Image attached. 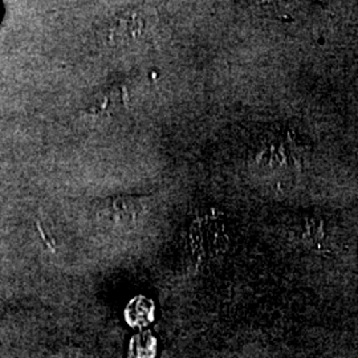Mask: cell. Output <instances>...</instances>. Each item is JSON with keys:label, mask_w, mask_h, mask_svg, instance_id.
<instances>
[{"label": "cell", "mask_w": 358, "mask_h": 358, "mask_svg": "<svg viewBox=\"0 0 358 358\" xmlns=\"http://www.w3.org/2000/svg\"><path fill=\"white\" fill-rule=\"evenodd\" d=\"M307 146L292 133H278L262 145L256 162L266 170L278 173L299 171L307 157Z\"/></svg>", "instance_id": "obj_1"}, {"label": "cell", "mask_w": 358, "mask_h": 358, "mask_svg": "<svg viewBox=\"0 0 358 358\" xmlns=\"http://www.w3.org/2000/svg\"><path fill=\"white\" fill-rule=\"evenodd\" d=\"M148 207V201L142 196L128 195V196H115L103 201L99 208L103 217L115 223H130L137 220V217L143 214Z\"/></svg>", "instance_id": "obj_2"}]
</instances>
